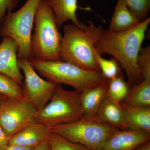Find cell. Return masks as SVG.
Masks as SVG:
<instances>
[{"mask_svg":"<svg viewBox=\"0 0 150 150\" xmlns=\"http://www.w3.org/2000/svg\"><path fill=\"white\" fill-rule=\"evenodd\" d=\"M96 118L116 129H127L121 103L115 102L107 96L103 99Z\"/></svg>","mask_w":150,"mask_h":150,"instance_id":"5bb4252c","label":"cell"},{"mask_svg":"<svg viewBox=\"0 0 150 150\" xmlns=\"http://www.w3.org/2000/svg\"><path fill=\"white\" fill-rule=\"evenodd\" d=\"M18 3V0H0V23L5 18L7 12L11 11Z\"/></svg>","mask_w":150,"mask_h":150,"instance_id":"d4e9b609","label":"cell"},{"mask_svg":"<svg viewBox=\"0 0 150 150\" xmlns=\"http://www.w3.org/2000/svg\"><path fill=\"white\" fill-rule=\"evenodd\" d=\"M0 93L9 99L24 98L21 86L11 78L1 73Z\"/></svg>","mask_w":150,"mask_h":150,"instance_id":"44dd1931","label":"cell"},{"mask_svg":"<svg viewBox=\"0 0 150 150\" xmlns=\"http://www.w3.org/2000/svg\"><path fill=\"white\" fill-rule=\"evenodd\" d=\"M34 150H51V149L48 141L36 146Z\"/></svg>","mask_w":150,"mask_h":150,"instance_id":"83f0119b","label":"cell"},{"mask_svg":"<svg viewBox=\"0 0 150 150\" xmlns=\"http://www.w3.org/2000/svg\"><path fill=\"white\" fill-rule=\"evenodd\" d=\"M48 142L51 150H91L85 146L71 142L53 132L50 133Z\"/></svg>","mask_w":150,"mask_h":150,"instance_id":"603a6c76","label":"cell"},{"mask_svg":"<svg viewBox=\"0 0 150 150\" xmlns=\"http://www.w3.org/2000/svg\"><path fill=\"white\" fill-rule=\"evenodd\" d=\"M131 87L123 75H120L108 81L107 96L113 101L121 103L128 96Z\"/></svg>","mask_w":150,"mask_h":150,"instance_id":"d6986e66","label":"cell"},{"mask_svg":"<svg viewBox=\"0 0 150 150\" xmlns=\"http://www.w3.org/2000/svg\"><path fill=\"white\" fill-rule=\"evenodd\" d=\"M38 110L25 98H8L0 107V126L9 139L34 120Z\"/></svg>","mask_w":150,"mask_h":150,"instance_id":"ba28073f","label":"cell"},{"mask_svg":"<svg viewBox=\"0 0 150 150\" xmlns=\"http://www.w3.org/2000/svg\"><path fill=\"white\" fill-rule=\"evenodd\" d=\"M41 0H27L15 12H8L0 23V36H9L18 46V59H33L30 50L32 28L38 6Z\"/></svg>","mask_w":150,"mask_h":150,"instance_id":"8992f818","label":"cell"},{"mask_svg":"<svg viewBox=\"0 0 150 150\" xmlns=\"http://www.w3.org/2000/svg\"><path fill=\"white\" fill-rule=\"evenodd\" d=\"M83 118L80 92L67 90L57 84L48 103L38 111L33 121L50 129Z\"/></svg>","mask_w":150,"mask_h":150,"instance_id":"5b68a950","label":"cell"},{"mask_svg":"<svg viewBox=\"0 0 150 150\" xmlns=\"http://www.w3.org/2000/svg\"><path fill=\"white\" fill-rule=\"evenodd\" d=\"M95 56L100 72L108 80L123 75L121 65L114 58L110 59H104L96 49Z\"/></svg>","mask_w":150,"mask_h":150,"instance_id":"ffe728a7","label":"cell"},{"mask_svg":"<svg viewBox=\"0 0 150 150\" xmlns=\"http://www.w3.org/2000/svg\"><path fill=\"white\" fill-rule=\"evenodd\" d=\"M9 138L0 126V150H5L8 145Z\"/></svg>","mask_w":150,"mask_h":150,"instance_id":"484cf974","label":"cell"},{"mask_svg":"<svg viewBox=\"0 0 150 150\" xmlns=\"http://www.w3.org/2000/svg\"><path fill=\"white\" fill-rule=\"evenodd\" d=\"M18 64L25 77L21 87L23 98L38 111L48 103L57 84L40 77L29 60L18 59Z\"/></svg>","mask_w":150,"mask_h":150,"instance_id":"9c48e42d","label":"cell"},{"mask_svg":"<svg viewBox=\"0 0 150 150\" xmlns=\"http://www.w3.org/2000/svg\"><path fill=\"white\" fill-rule=\"evenodd\" d=\"M52 9L56 19L59 29L67 21H72L73 24L80 28L86 25L79 21L76 11L80 8L78 6V0H43Z\"/></svg>","mask_w":150,"mask_h":150,"instance_id":"9a60e30c","label":"cell"},{"mask_svg":"<svg viewBox=\"0 0 150 150\" xmlns=\"http://www.w3.org/2000/svg\"><path fill=\"white\" fill-rule=\"evenodd\" d=\"M127 129L150 133V106H137L121 103Z\"/></svg>","mask_w":150,"mask_h":150,"instance_id":"2e32d148","label":"cell"},{"mask_svg":"<svg viewBox=\"0 0 150 150\" xmlns=\"http://www.w3.org/2000/svg\"><path fill=\"white\" fill-rule=\"evenodd\" d=\"M34 23L35 31L30 42L33 58L43 61H60L62 36L57 27L54 12L43 0L38 6Z\"/></svg>","mask_w":150,"mask_h":150,"instance_id":"3957f363","label":"cell"},{"mask_svg":"<svg viewBox=\"0 0 150 150\" xmlns=\"http://www.w3.org/2000/svg\"><path fill=\"white\" fill-rule=\"evenodd\" d=\"M49 129L51 132L59 134L73 143L85 146L91 150H99L106 139L118 129L96 118L85 117Z\"/></svg>","mask_w":150,"mask_h":150,"instance_id":"52a82bcc","label":"cell"},{"mask_svg":"<svg viewBox=\"0 0 150 150\" xmlns=\"http://www.w3.org/2000/svg\"><path fill=\"white\" fill-rule=\"evenodd\" d=\"M8 99V98L6 96L0 93V107Z\"/></svg>","mask_w":150,"mask_h":150,"instance_id":"f546056e","label":"cell"},{"mask_svg":"<svg viewBox=\"0 0 150 150\" xmlns=\"http://www.w3.org/2000/svg\"><path fill=\"white\" fill-rule=\"evenodd\" d=\"M150 23L149 17L137 27L123 32H113L103 29L95 45L98 53L113 56L126 72L131 86L144 80L137 64V58Z\"/></svg>","mask_w":150,"mask_h":150,"instance_id":"6da1fadb","label":"cell"},{"mask_svg":"<svg viewBox=\"0 0 150 150\" xmlns=\"http://www.w3.org/2000/svg\"><path fill=\"white\" fill-rule=\"evenodd\" d=\"M137 64L144 79H150V46L140 49Z\"/></svg>","mask_w":150,"mask_h":150,"instance_id":"cb8c5ba5","label":"cell"},{"mask_svg":"<svg viewBox=\"0 0 150 150\" xmlns=\"http://www.w3.org/2000/svg\"><path fill=\"white\" fill-rule=\"evenodd\" d=\"M150 139V133L129 129H117L103 143L99 150H134Z\"/></svg>","mask_w":150,"mask_h":150,"instance_id":"30bf717a","label":"cell"},{"mask_svg":"<svg viewBox=\"0 0 150 150\" xmlns=\"http://www.w3.org/2000/svg\"><path fill=\"white\" fill-rule=\"evenodd\" d=\"M35 147L24 146L16 145H8L5 150H34Z\"/></svg>","mask_w":150,"mask_h":150,"instance_id":"4316f807","label":"cell"},{"mask_svg":"<svg viewBox=\"0 0 150 150\" xmlns=\"http://www.w3.org/2000/svg\"><path fill=\"white\" fill-rule=\"evenodd\" d=\"M18 44L14 39L9 36L3 37L0 44V73L22 86L24 79L18 64Z\"/></svg>","mask_w":150,"mask_h":150,"instance_id":"8fae6325","label":"cell"},{"mask_svg":"<svg viewBox=\"0 0 150 150\" xmlns=\"http://www.w3.org/2000/svg\"><path fill=\"white\" fill-rule=\"evenodd\" d=\"M108 83V81L80 92V100L83 117L96 118L103 99L107 96Z\"/></svg>","mask_w":150,"mask_h":150,"instance_id":"4fadbf2b","label":"cell"},{"mask_svg":"<svg viewBox=\"0 0 150 150\" xmlns=\"http://www.w3.org/2000/svg\"><path fill=\"white\" fill-rule=\"evenodd\" d=\"M123 3L140 22L148 18L150 10V0H118Z\"/></svg>","mask_w":150,"mask_h":150,"instance_id":"7402d4cb","label":"cell"},{"mask_svg":"<svg viewBox=\"0 0 150 150\" xmlns=\"http://www.w3.org/2000/svg\"><path fill=\"white\" fill-rule=\"evenodd\" d=\"M123 103L132 105L150 106V79H144L139 83L131 86Z\"/></svg>","mask_w":150,"mask_h":150,"instance_id":"ac0fdd59","label":"cell"},{"mask_svg":"<svg viewBox=\"0 0 150 150\" xmlns=\"http://www.w3.org/2000/svg\"><path fill=\"white\" fill-rule=\"evenodd\" d=\"M50 133L48 127L33 121L14 134L9 139L8 144L35 147L48 142Z\"/></svg>","mask_w":150,"mask_h":150,"instance_id":"7c38bea8","label":"cell"},{"mask_svg":"<svg viewBox=\"0 0 150 150\" xmlns=\"http://www.w3.org/2000/svg\"><path fill=\"white\" fill-rule=\"evenodd\" d=\"M134 150H150V140L140 145Z\"/></svg>","mask_w":150,"mask_h":150,"instance_id":"f1b7e54d","label":"cell"},{"mask_svg":"<svg viewBox=\"0 0 150 150\" xmlns=\"http://www.w3.org/2000/svg\"><path fill=\"white\" fill-rule=\"evenodd\" d=\"M140 23L126 6L118 1L108 30L113 32H125L137 27Z\"/></svg>","mask_w":150,"mask_h":150,"instance_id":"e0dca14e","label":"cell"},{"mask_svg":"<svg viewBox=\"0 0 150 150\" xmlns=\"http://www.w3.org/2000/svg\"><path fill=\"white\" fill-rule=\"evenodd\" d=\"M63 30L60 61L87 71L100 72L96 58L95 45L102 35V26L89 21L83 28L66 25Z\"/></svg>","mask_w":150,"mask_h":150,"instance_id":"7a4b0ae2","label":"cell"},{"mask_svg":"<svg viewBox=\"0 0 150 150\" xmlns=\"http://www.w3.org/2000/svg\"><path fill=\"white\" fill-rule=\"evenodd\" d=\"M29 62L38 74L46 80L56 84L71 86L79 92L108 81L100 72L87 71L68 62L43 61L34 58Z\"/></svg>","mask_w":150,"mask_h":150,"instance_id":"277c9868","label":"cell"}]
</instances>
